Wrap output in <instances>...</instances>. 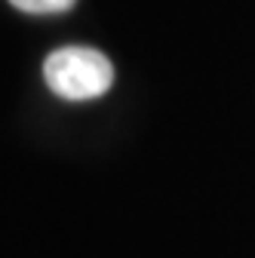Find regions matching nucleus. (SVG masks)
<instances>
[{
	"mask_svg": "<svg viewBox=\"0 0 255 258\" xmlns=\"http://www.w3.org/2000/svg\"><path fill=\"white\" fill-rule=\"evenodd\" d=\"M10 4L31 16H55V13H68L77 0H10Z\"/></svg>",
	"mask_w": 255,
	"mask_h": 258,
	"instance_id": "f03ea898",
	"label": "nucleus"
},
{
	"mask_svg": "<svg viewBox=\"0 0 255 258\" xmlns=\"http://www.w3.org/2000/svg\"><path fill=\"white\" fill-rule=\"evenodd\" d=\"M46 86L68 102H89L105 95L114 83V64L105 52L89 46H61L43 61Z\"/></svg>",
	"mask_w": 255,
	"mask_h": 258,
	"instance_id": "f257e3e1",
	"label": "nucleus"
}]
</instances>
